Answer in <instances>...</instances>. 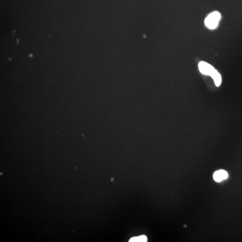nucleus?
Here are the masks:
<instances>
[{
  "instance_id": "obj_1",
  "label": "nucleus",
  "mask_w": 242,
  "mask_h": 242,
  "mask_svg": "<svg viewBox=\"0 0 242 242\" xmlns=\"http://www.w3.org/2000/svg\"><path fill=\"white\" fill-rule=\"evenodd\" d=\"M221 18V14L219 12H213L206 18L205 20V25L210 29H214L219 25Z\"/></svg>"
},
{
  "instance_id": "obj_2",
  "label": "nucleus",
  "mask_w": 242,
  "mask_h": 242,
  "mask_svg": "<svg viewBox=\"0 0 242 242\" xmlns=\"http://www.w3.org/2000/svg\"><path fill=\"white\" fill-rule=\"evenodd\" d=\"M198 67L199 70L202 74L209 76H211L215 70L210 64L204 61L199 62Z\"/></svg>"
},
{
  "instance_id": "obj_3",
  "label": "nucleus",
  "mask_w": 242,
  "mask_h": 242,
  "mask_svg": "<svg viewBox=\"0 0 242 242\" xmlns=\"http://www.w3.org/2000/svg\"><path fill=\"white\" fill-rule=\"evenodd\" d=\"M228 177L227 172L225 170H220L216 171L213 175L214 180L216 182H220L224 179H226Z\"/></svg>"
},
{
  "instance_id": "obj_4",
  "label": "nucleus",
  "mask_w": 242,
  "mask_h": 242,
  "mask_svg": "<svg viewBox=\"0 0 242 242\" xmlns=\"http://www.w3.org/2000/svg\"><path fill=\"white\" fill-rule=\"evenodd\" d=\"M214 79L215 85L217 87H219L222 83V76L219 73L215 70L214 71L213 73L210 76Z\"/></svg>"
},
{
  "instance_id": "obj_5",
  "label": "nucleus",
  "mask_w": 242,
  "mask_h": 242,
  "mask_svg": "<svg viewBox=\"0 0 242 242\" xmlns=\"http://www.w3.org/2000/svg\"><path fill=\"white\" fill-rule=\"evenodd\" d=\"M147 241V237L145 236H139V237H135L131 238L129 240V242H145Z\"/></svg>"
}]
</instances>
